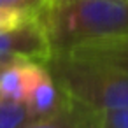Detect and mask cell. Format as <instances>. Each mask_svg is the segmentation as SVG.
Segmentation results:
<instances>
[{
  "label": "cell",
  "mask_w": 128,
  "mask_h": 128,
  "mask_svg": "<svg viewBox=\"0 0 128 128\" xmlns=\"http://www.w3.org/2000/svg\"><path fill=\"white\" fill-rule=\"evenodd\" d=\"M39 20L53 54L128 37L126 0H74L40 11Z\"/></svg>",
  "instance_id": "obj_1"
},
{
  "label": "cell",
  "mask_w": 128,
  "mask_h": 128,
  "mask_svg": "<svg viewBox=\"0 0 128 128\" xmlns=\"http://www.w3.org/2000/svg\"><path fill=\"white\" fill-rule=\"evenodd\" d=\"M46 67L76 102L100 112L128 107V70L74 54H51Z\"/></svg>",
  "instance_id": "obj_2"
},
{
  "label": "cell",
  "mask_w": 128,
  "mask_h": 128,
  "mask_svg": "<svg viewBox=\"0 0 128 128\" xmlns=\"http://www.w3.org/2000/svg\"><path fill=\"white\" fill-rule=\"evenodd\" d=\"M51 54L53 48L39 16L14 30L0 34V63L14 60H35L44 63Z\"/></svg>",
  "instance_id": "obj_3"
},
{
  "label": "cell",
  "mask_w": 128,
  "mask_h": 128,
  "mask_svg": "<svg viewBox=\"0 0 128 128\" xmlns=\"http://www.w3.org/2000/svg\"><path fill=\"white\" fill-rule=\"evenodd\" d=\"M44 63L35 60H14L0 68V98L26 102Z\"/></svg>",
  "instance_id": "obj_4"
},
{
  "label": "cell",
  "mask_w": 128,
  "mask_h": 128,
  "mask_svg": "<svg viewBox=\"0 0 128 128\" xmlns=\"http://www.w3.org/2000/svg\"><path fill=\"white\" fill-rule=\"evenodd\" d=\"M68 102H70V96L60 88V84L56 82V79L53 77V74L49 72V68L44 63V67H42L40 74L37 76L34 88L26 98V104L32 107V110L39 118H48V116L62 110Z\"/></svg>",
  "instance_id": "obj_5"
},
{
  "label": "cell",
  "mask_w": 128,
  "mask_h": 128,
  "mask_svg": "<svg viewBox=\"0 0 128 128\" xmlns=\"http://www.w3.org/2000/svg\"><path fill=\"white\" fill-rule=\"evenodd\" d=\"M100 110L70 98L62 110L40 118L23 128H100Z\"/></svg>",
  "instance_id": "obj_6"
},
{
  "label": "cell",
  "mask_w": 128,
  "mask_h": 128,
  "mask_svg": "<svg viewBox=\"0 0 128 128\" xmlns=\"http://www.w3.org/2000/svg\"><path fill=\"white\" fill-rule=\"evenodd\" d=\"M40 119L26 102L0 98V128H23Z\"/></svg>",
  "instance_id": "obj_7"
},
{
  "label": "cell",
  "mask_w": 128,
  "mask_h": 128,
  "mask_svg": "<svg viewBox=\"0 0 128 128\" xmlns=\"http://www.w3.org/2000/svg\"><path fill=\"white\" fill-rule=\"evenodd\" d=\"M39 16V12L25 11V9H14V7H0V34L14 30L30 20Z\"/></svg>",
  "instance_id": "obj_8"
},
{
  "label": "cell",
  "mask_w": 128,
  "mask_h": 128,
  "mask_svg": "<svg viewBox=\"0 0 128 128\" xmlns=\"http://www.w3.org/2000/svg\"><path fill=\"white\" fill-rule=\"evenodd\" d=\"M100 128H128V107L104 110L100 116Z\"/></svg>",
  "instance_id": "obj_9"
},
{
  "label": "cell",
  "mask_w": 128,
  "mask_h": 128,
  "mask_svg": "<svg viewBox=\"0 0 128 128\" xmlns=\"http://www.w3.org/2000/svg\"><path fill=\"white\" fill-rule=\"evenodd\" d=\"M46 6L48 0H0V7H14L34 12H40L42 9H46Z\"/></svg>",
  "instance_id": "obj_10"
},
{
  "label": "cell",
  "mask_w": 128,
  "mask_h": 128,
  "mask_svg": "<svg viewBox=\"0 0 128 128\" xmlns=\"http://www.w3.org/2000/svg\"><path fill=\"white\" fill-rule=\"evenodd\" d=\"M68 2H74V0H48L46 9H48V7H56V6H63V4H68ZM42 11H44V9H42Z\"/></svg>",
  "instance_id": "obj_11"
},
{
  "label": "cell",
  "mask_w": 128,
  "mask_h": 128,
  "mask_svg": "<svg viewBox=\"0 0 128 128\" xmlns=\"http://www.w3.org/2000/svg\"><path fill=\"white\" fill-rule=\"evenodd\" d=\"M2 65H4V63H0V68H2Z\"/></svg>",
  "instance_id": "obj_12"
},
{
  "label": "cell",
  "mask_w": 128,
  "mask_h": 128,
  "mask_svg": "<svg viewBox=\"0 0 128 128\" xmlns=\"http://www.w3.org/2000/svg\"><path fill=\"white\" fill-rule=\"evenodd\" d=\"M126 2H128V0H126Z\"/></svg>",
  "instance_id": "obj_13"
}]
</instances>
